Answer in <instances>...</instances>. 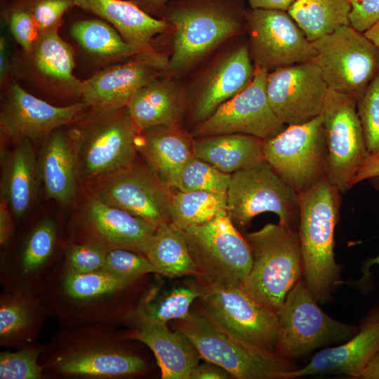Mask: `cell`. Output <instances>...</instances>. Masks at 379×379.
I'll return each mask as SVG.
<instances>
[{
	"instance_id": "25",
	"label": "cell",
	"mask_w": 379,
	"mask_h": 379,
	"mask_svg": "<svg viewBox=\"0 0 379 379\" xmlns=\"http://www.w3.org/2000/svg\"><path fill=\"white\" fill-rule=\"evenodd\" d=\"M359 327L353 337L339 345L320 350L303 367L285 373L284 379L326 375L359 378L370 359L379 350V307L371 309Z\"/></svg>"
},
{
	"instance_id": "39",
	"label": "cell",
	"mask_w": 379,
	"mask_h": 379,
	"mask_svg": "<svg viewBox=\"0 0 379 379\" xmlns=\"http://www.w3.org/2000/svg\"><path fill=\"white\" fill-rule=\"evenodd\" d=\"M231 174L220 171L208 162L195 156L183 166L172 188L180 192H227Z\"/></svg>"
},
{
	"instance_id": "44",
	"label": "cell",
	"mask_w": 379,
	"mask_h": 379,
	"mask_svg": "<svg viewBox=\"0 0 379 379\" xmlns=\"http://www.w3.org/2000/svg\"><path fill=\"white\" fill-rule=\"evenodd\" d=\"M124 277H142L156 270L142 253L127 249H114L107 253L103 269Z\"/></svg>"
},
{
	"instance_id": "26",
	"label": "cell",
	"mask_w": 379,
	"mask_h": 379,
	"mask_svg": "<svg viewBox=\"0 0 379 379\" xmlns=\"http://www.w3.org/2000/svg\"><path fill=\"white\" fill-rule=\"evenodd\" d=\"M79 135L77 124L54 130L37 159L38 179L47 197L65 206L72 204L77 195Z\"/></svg>"
},
{
	"instance_id": "38",
	"label": "cell",
	"mask_w": 379,
	"mask_h": 379,
	"mask_svg": "<svg viewBox=\"0 0 379 379\" xmlns=\"http://www.w3.org/2000/svg\"><path fill=\"white\" fill-rule=\"evenodd\" d=\"M227 208V192L192 191L174 193L171 220L181 230L208 222Z\"/></svg>"
},
{
	"instance_id": "6",
	"label": "cell",
	"mask_w": 379,
	"mask_h": 379,
	"mask_svg": "<svg viewBox=\"0 0 379 379\" xmlns=\"http://www.w3.org/2000/svg\"><path fill=\"white\" fill-rule=\"evenodd\" d=\"M253 265L242 287L267 310L277 314L288 293L303 277L298 232L279 222L246 234Z\"/></svg>"
},
{
	"instance_id": "45",
	"label": "cell",
	"mask_w": 379,
	"mask_h": 379,
	"mask_svg": "<svg viewBox=\"0 0 379 379\" xmlns=\"http://www.w3.org/2000/svg\"><path fill=\"white\" fill-rule=\"evenodd\" d=\"M77 0H31L33 15L40 32L60 27L63 16Z\"/></svg>"
},
{
	"instance_id": "29",
	"label": "cell",
	"mask_w": 379,
	"mask_h": 379,
	"mask_svg": "<svg viewBox=\"0 0 379 379\" xmlns=\"http://www.w3.org/2000/svg\"><path fill=\"white\" fill-rule=\"evenodd\" d=\"M185 107L183 88L166 75L138 89L126 105L139 133L156 126L180 127Z\"/></svg>"
},
{
	"instance_id": "51",
	"label": "cell",
	"mask_w": 379,
	"mask_h": 379,
	"mask_svg": "<svg viewBox=\"0 0 379 379\" xmlns=\"http://www.w3.org/2000/svg\"><path fill=\"white\" fill-rule=\"evenodd\" d=\"M296 0H248L252 9L287 11Z\"/></svg>"
},
{
	"instance_id": "41",
	"label": "cell",
	"mask_w": 379,
	"mask_h": 379,
	"mask_svg": "<svg viewBox=\"0 0 379 379\" xmlns=\"http://www.w3.org/2000/svg\"><path fill=\"white\" fill-rule=\"evenodd\" d=\"M46 344L36 342L0 353V379H42L46 378L39 357Z\"/></svg>"
},
{
	"instance_id": "22",
	"label": "cell",
	"mask_w": 379,
	"mask_h": 379,
	"mask_svg": "<svg viewBox=\"0 0 379 379\" xmlns=\"http://www.w3.org/2000/svg\"><path fill=\"white\" fill-rule=\"evenodd\" d=\"M149 222L88 194L72 225L68 242L97 244L107 251L127 249L143 254L156 231Z\"/></svg>"
},
{
	"instance_id": "52",
	"label": "cell",
	"mask_w": 379,
	"mask_h": 379,
	"mask_svg": "<svg viewBox=\"0 0 379 379\" xmlns=\"http://www.w3.org/2000/svg\"><path fill=\"white\" fill-rule=\"evenodd\" d=\"M146 13L159 18L164 6L171 0H130Z\"/></svg>"
},
{
	"instance_id": "17",
	"label": "cell",
	"mask_w": 379,
	"mask_h": 379,
	"mask_svg": "<svg viewBox=\"0 0 379 379\" xmlns=\"http://www.w3.org/2000/svg\"><path fill=\"white\" fill-rule=\"evenodd\" d=\"M267 73L265 68L255 65L250 84L195 125L193 137L240 133L265 140L281 132L285 124L272 109L267 95Z\"/></svg>"
},
{
	"instance_id": "18",
	"label": "cell",
	"mask_w": 379,
	"mask_h": 379,
	"mask_svg": "<svg viewBox=\"0 0 379 379\" xmlns=\"http://www.w3.org/2000/svg\"><path fill=\"white\" fill-rule=\"evenodd\" d=\"M246 25L255 65L268 72L317 57L312 43L287 11L251 8L246 12Z\"/></svg>"
},
{
	"instance_id": "8",
	"label": "cell",
	"mask_w": 379,
	"mask_h": 379,
	"mask_svg": "<svg viewBox=\"0 0 379 379\" xmlns=\"http://www.w3.org/2000/svg\"><path fill=\"white\" fill-rule=\"evenodd\" d=\"M318 303L302 277L288 293L277 314L275 353L290 360L299 359L318 348L345 342L357 333L359 327L332 318Z\"/></svg>"
},
{
	"instance_id": "55",
	"label": "cell",
	"mask_w": 379,
	"mask_h": 379,
	"mask_svg": "<svg viewBox=\"0 0 379 379\" xmlns=\"http://www.w3.org/2000/svg\"><path fill=\"white\" fill-rule=\"evenodd\" d=\"M369 180L372 185L377 190H379V176L372 178ZM375 264L379 265V254L375 258H370L366 261L365 267L363 268L364 274L371 265H375Z\"/></svg>"
},
{
	"instance_id": "48",
	"label": "cell",
	"mask_w": 379,
	"mask_h": 379,
	"mask_svg": "<svg viewBox=\"0 0 379 379\" xmlns=\"http://www.w3.org/2000/svg\"><path fill=\"white\" fill-rule=\"evenodd\" d=\"M13 60L5 36L0 37V87L4 88L12 80Z\"/></svg>"
},
{
	"instance_id": "43",
	"label": "cell",
	"mask_w": 379,
	"mask_h": 379,
	"mask_svg": "<svg viewBox=\"0 0 379 379\" xmlns=\"http://www.w3.org/2000/svg\"><path fill=\"white\" fill-rule=\"evenodd\" d=\"M107 252L105 248L95 243L67 242L62 262L77 272H93L103 269Z\"/></svg>"
},
{
	"instance_id": "37",
	"label": "cell",
	"mask_w": 379,
	"mask_h": 379,
	"mask_svg": "<svg viewBox=\"0 0 379 379\" xmlns=\"http://www.w3.org/2000/svg\"><path fill=\"white\" fill-rule=\"evenodd\" d=\"M348 0H296L287 11L307 40L313 42L350 25Z\"/></svg>"
},
{
	"instance_id": "53",
	"label": "cell",
	"mask_w": 379,
	"mask_h": 379,
	"mask_svg": "<svg viewBox=\"0 0 379 379\" xmlns=\"http://www.w3.org/2000/svg\"><path fill=\"white\" fill-rule=\"evenodd\" d=\"M359 378L379 379V350L370 359Z\"/></svg>"
},
{
	"instance_id": "5",
	"label": "cell",
	"mask_w": 379,
	"mask_h": 379,
	"mask_svg": "<svg viewBox=\"0 0 379 379\" xmlns=\"http://www.w3.org/2000/svg\"><path fill=\"white\" fill-rule=\"evenodd\" d=\"M177 330L192 343L201 359L212 362L238 379H284L299 367L284 358L254 345L227 330L203 310L190 311L178 320Z\"/></svg>"
},
{
	"instance_id": "31",
	"label": "cell",
	"mask_w": 379,
	"mask_h": 379,
	"mask_svg": "<svg viewBox=\"0 0 379 379\" xmlns=\"http://www.w3.org/2000/svg\"><path fill=\"white\" fill-rule=\"evenodd\" d=\"M192 133L180 127L156 126L140 132L138 153L159 177L172 188L178 173L194 155Z\"/></svg>"
},
{
	"instance_id": "12",
	"label": "cell",
	"mask_w": 379,
	"mask_h": 379,
	"mask_svg": "<svg viewBox=\"0 0 379 379\" xmlns=\"http://www.w3.org/2000/svg\"><path fill=\"white\" fill-rule=\"evenodd\" d=\"M315 62L328 88L358 101L379 72V49L350 25L312 42Z\"/></svg>"
},
{
	"instance_id": "28",
	"label": "cell",
	"mask_w": 379,
	"mask_h": 379,
	"mask_svg": "<svg viewBox=\"0 0 379 379\" xmlns=\"http://www.w3.org/2000/svg\"><path fill=\"white\" fill-rule=\"evenodd\" d=\"M76 7L107 22L139 53L157 51L156 39L171 29L166 20L130 0H77Z\"/></svg>"
},
{
	"instance_id": "20",
	"label": "cell",
	"mask_w": 379,
	"mask_h": 379,
	"mask_svg": "<svg viewBox=\"0 0 379 379\" xmlns=\"http://www.w3.org/2000/svg\"><path fill=\"white\" fill-rule=\"evenodd\" d=\"M168 60L158 51L138 53L98 69L82 80L81 101L93 114L124 107L138 89L164 74Z\"/></svg>"
},
{
	"instance_id": "10",
	"label": "cell",
	"mask_w": 379,
	"mask_h": 379,
	"mask_svg": "<svg viewBox=\"0 0 379 379\" xmlns=\"http://www.w3.org/2000/svg\"><path fill=\"white\" fill-rule=\"evenodd\" d=\"M60 28L41 32L30 51L12 55V80L32 93L72 105L81 101L82 80L74 74V51Z\"/></svg>"
},
{
	"instance_id": "16",
	"label": "cell",
	"mask_w": 379,
	"mask_h": 379,
	"mask_svg": "<svg viewBox=\"0 0 379 379\" xmlns=\"http://www.w3.org/2000/svg\"><path fill=\"white\" fill-rule=\"evenodd\" d=\"M88 112L89 107L82 101L55 105L11 80L1 89V147L22 138L44 142L54 130L81 122Z\"/></svg>"
},
{
	"instance_id": "36",
	"label": "cell",
	"mask_w": 379,
	"mask_h": 379,
	"mask_svg": "<svg viewBox=\"0 0 379 379\" xmlns=\"http://www.w3.org/2000/svg\"><path fill=\"white\" fill-rule=\"evenodd\" d=\"M201 293V286H180L170 288L151 286L144 291L128 322L167 324L171 320L184 319L190 312L192 303L200 298Z\"/></svg>"
},
{
	"instance_id": "50",
	"label": "cell",
	"mask_w": 379,
	"mask_h": 379,
	"mask_svg": "<svg viewBox=\"0 0 379 379\" xmlns=\"http://www.w3.org/2000/svg\"><path fill=\"white\" fill-rule=\"evenodd\" d=\"M377 176H379V155L369 154L354 178L352 185Z\"/></svg>"
},
{
	"instance_id": "49",
	"label": "cell",
	"mask_w": 379,
	"mask_h": 379,
	"mask_svg": "<svg viewBox=\"0 0 379 379\" xmlns=\"http://www.w3.org/2000/svg\"><path fill=\"white\" fill-rule=\"evenodd\" d=\"M230 375L220 366L206 361L192 370L190 379H226Z\"/></svg>"
},
{
	"instance_id": "24",
	"label": "cell",
	"mask_w": 379,
	"mask_h": 379,
	"mask_svg": "<svg viewBox=\"0 0 379 379\" xmlns=\"http://www.w3.org/2000/svg\"><path fill=\"white\" fill-rule=\"evenodd\" d=\"M255 65L246 44L221 55L205 72L196 86L191 104L195 125L208 118L220 105L243 91L251 81Z\"/></svg>"
},
{
	"instance_id": "33",
	"label": "cell",
	"mask_w": 379,
	"mask_h": 379,
	"mask_svg": "<svg viewBox=\"0 0 379 379\" xmlns=\"http://www.w3.org/2000/svg\"><path fill=\"white\" fill-rule=\"evenodd\" d=\"M194 153L195 157L228 174L264 159L262 140L240 133L194 138Z\"/></svg>"
},
{
	"instance_id": "35",
	"label": "cell",
	"mask_w": 379,
	"mask_h": 379,
	"mask_svg": "<svg viewBox=\"0 0 379 379\" xmlns=\"http://www.w3.org/2000/svg\"><path fill=\"white\" fill-rule=\"evenodd\" d=\"M143 255L154 267L156 274L170 277L193 276L199 278L182 230L171 222L156 230Z\"/></svg>"
},
{
	"instance_id": "2",
	"label": "cell",
	"mask_w": 379,
	"mask_h": 379,
	"mask_svg": "<svg viewBox=\"0 0 379 379\" xmlns=\"http://www.w3.org/2000/svg\"><path fill=\"white\" fill-rule=\"evenodd\" d=\"M114 327L61 328L39 357L46 378L112 379L145 374L147 364Z\"/></svg>"
},
{
	"instance_id": "19",
	"label": "cell",
	"mask_w": 379,
	"mask_h": 379,
	"mask_svg": "<svg viewBox=\"0 0 379 379\" xmlns=\"http://www.w3.org/2000/svg\"><path fill=\"white\" fill-rule=\"evenodd\" d=\"M202 310L220 326L241 338L274 352L277 314L267 310L241 286H201Z\"/></svg>"
},
{
	"instance_id": "15",
	"label": "cell",
	"mask_w": 379,
	"mask_h": 379,
	"mask_svg": "<svg viewBox=\"0 0 379 379\" xmlns=\"http://www.w3.org/2000/svg\"><path fill=\"white\" fill-rule=\"evenodd\" d=\"M86 187L99 199L141 218L156 229L171 222L172 188L138 157L129 166Z\"/></svg>"
},
{
	"instance_id": "27",
	"label": "cell",
	"mask_w": 379,
	"mask_h": 379,
	"mask_svg": "<svg viewBox=\"0 0 379 379\" xmlns=\"http://www.w3.org/2000/svg\"><path fill=\"white\" fill-rule=\"evenodd\" d=\"M133 328L123 338L145 344L153 352L162 379H190L201 358L197 350L182 332L171 331L167 324L135 321Z\"/></svg>"
},
{
	"instance_id": "23",
	"label": "cell",
	"mask_w": 379,
	"mask_h": 379,
	"mask_svg": "<svg viewBox=\"0 0 379 379\" xmlns=\"http://www.w3.org/2000/svg\"><path fill=\"white\" fill-rule=\"evenodd\" d=\"M328 90L314 60L279 67L267 75L269 102L288 126L305 123L320 115Z\"/></svg>"
},
{
	"instance_id": "54",
	"label": "cell",
	"mask_w": 379,
	"mask_h": 379,
	"mask_svg": "<svg viewBox=\"0 0 379 379\" xmlns=\"http://www.w3.org/2000/svg\"><path fill=\"white\" fill-rule=\"evenodd\" d=\"M364 34L379 49V21L364 32Z\"/></svg>"
},
{
	"instance_id": "14",
	"label": "cell",
	"mask_w": 379,
	"mask_h": 379,
	"mask_svg": "<svg viewBox=\"0 0 379 379\" xmlns=\"http://www.w3.org/2000/svg\"><path fill=\"white\" fill-rule=\"evenodd\" d=\"M357 104L353 97L328 88L321 114L326 142L325 178L340 193L353 186L369 156Z\"/></svg>"
},
{
	"instance_id": "3",
	"label": "cell",
	"mask_w": 379,
	"mask_h": 379,
	"mask_svg": "<svg viewBox=\"0 0 379 379\" xmlns=\"http://www.w3.org/2000/svg\"><path fill=\"white\" fill-rule=\"evenodd\" d=\"M246 11L239 0H171L159 18L173 30L171 54L163 75L171 77L199 62L238 34Z\"/></svg>"
},
{
	"instance_id": "42",
	"label": "cell",
	"mask_w": 379,
	"mask_h": 379,
	"mask_svg": "<svg viewBox=\"0 0 379 379\" xmlns=\"http://www.w3.org/2000/svg\"><path fill=\"white\" fill-rule=\"evenodd\" d=\"M359 117L369 154L379 155V72L357 101Z\"/></svg>"
},
{
	"instance_id": "13",
	"label": "cell",
	"mask_w": 379,
	"mask_h": 379,
	"mask_svg": "<svg viewBox=\"0 0 379 379\" xmlns=\"http://www.w3.org/2000/svg\"><path fill=\"white\" fill-rule=\"evenodd\" d=\"M262 150L264 159L298 195L309 190L325 178L326 142L321 114L262 140Z\"/></svg>"
},
{
	"instance_id": "1",
	"label": "cell",
	"mask_w": 379,
	"mask_h": 379,
	"mask_svg": "<svg viewBox=\"0 0 379 379\" xmlns=\"http://www.w3.org/2000/svg\"><path fill=\"white\" fill-rule=\"evenodd\" d=\"M143 278L124 277L101 270L74 272L62 261L37 294L61 328L114 327L128 322L137 307L127 296Z\"/></svg>"
},
{
	"instance_id": "21",
	"label": "cell",
	"mask_w": 379,
	"mask_h": 379,
	"mask_svg": "<svg viewBox=\"0 0 379 379\" xmlns=\"http://www.w3.org/2000/svg\"><path fill=\"white\" fill-rule=\"evenodd\" d=\"M58 229L54 220L46 218L27 232L14 253H5L0 265L4 292L38 294L60 263L57 257Z\"/></svg>"
},
{
	"instance_id": "9",
	"label": "cell",
	"mask_w": 379,
	"mask_h": 379,
	"mask_svg": "<svg viewBox=\"0 0 379 379\" xmlns=\"http://www.w3.org/2000/svg\"><path fill=\"white\" fill-rule=\"evenodd\" d=\"M77 126L79 177L86 185L129 166L137 158L139 132L126 106L103 113L89 112Z\"/></svg>"
},
{
	"instance_id": "47",
	"label": "cell",
	"mask_w": 379,
	"mask_h": 379,
	"mask_svg": "<svg viewBox=\"0 0 379 379\" xmlns=\"http://www.w3.org/2000/svg\"><path fill=\"white\" fill-rule=\"evenodd\" d=\"M15 237L14 217L8 204L0 199V245L6 247Z\"/></svg>"
},
{
	"instance_id": "11",
	"label": "cell",
	"mask_w": 379,
	"mask_h": 379,
	"mask_svg": "<svg viewBox=\"0 0 379 379\" xmlns=\"http://www.w3.org/2000/svg\"><path fill=\"white\" fill-rule=\"evenodd\" d=\"M226 211L236 227H246L256 215L271 212L280 224L298 231L299 195L262 159L231 174Z\"/></svg>"
},
{
	"instance_id": "46",
	"label": "cell",
	"mask_w": 379,
	"mask_h": 379,
	"mask_svg": "<svg viewBox=\"0 0 379 379\" xmlns=\"http://www.w3.org/2000/svg\"><path fill=\"white\" fill-rule=\"evenodd\" d=\"M350 26L364 32L379 21V0H348Z\"/></svg>"
},
{
	"instance_id": "4",
	"label": "cell",
	"mask_w": 379,
	"mask_h": 379,
	"mask_svg": "<svg viewBox=\"0 0 379 379\" xmlns=\"http://www.w3.org/2000/svg\"><path fill=\"white\" fill-rule=\"evenodd\" d=\"M340 192L324 178L299 194L298 234L303 279L319 303L331 302L342 283V266L335 258L334 230L341 204Z\"/></svg>"
},
{
	"instance_id": "7",
	"label": "cell",
	"mask_w": 379,
	"mask_h": 379,
	"mask_svg": "<svg viewBox=\"0 0 379 379\" xmlns=\"http://www.w3.org/2000/svg\"><path fill=\"white\" fill-rule=\"evenodd\" d=\"M182 230L203 285L242 286L252 267L253 255L226 211Z\"/></svg>"
},
{
	"instance_id": "34",
	"label": "cell",
	"mask_w": 379,
	"mask_h": 379,
	"mask_svg": "<svg viewBox=\"0 0 379 379\" xmlns=\"http://www.w3.org/2000/svg\"><path fill=\"white\" fill-rule=\"evenodd\" d=\"M69 34L98 69L126 60L139 53L111 25L100 18L74 21Z\"/></svg>"
},
{
	"instance_id": "32",
	"label": "cell",
	"mask_w": 379,
	"mask_h": 379,
	"mask_svg": "<svg viewBox=\"0 0 379 379\" xmlns=\"http://www.w3.org/2000/svg\"><path fill=\"white\" fill-rule=\"evenodd\" d=\"M50 312L37 294L0 295V345L17 350L36 342Z\"/></svg>"
},
{
	"instance_id": "30",
	"label": "cell",
	"mask_w": 379,
	"mask_h": 379,
	"mask_svg": "<svg viewBox=\"0 0 379 379\" xmlns=\"http://www.w3.org/2000/svg\"><path fill=\"white\" fill-rule=\"evenodd\" d=\"M32 142L22 138L11 149L1 147L0 199L16 220L27 214L35 196L37 159Z\"/></svg>"
},
{
	"instance_id": "40",
	"label": "cell",
	"mask_w": 379,
	"mask_h": 379,
	"mask_svg": "<svg viewBox=\"0 0 379 379\" xmlns=\"http://www.w3.org/2000/svg\"><path fill=\"white\" fill-rule=\"evenodd\" d=\"M1 16L22 52H28L41 32L36 23L31 0H1Z\"/></svg>"
}]
</instances>
